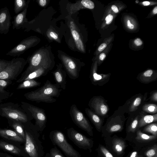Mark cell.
Here are the masks:
<instances>
[{
	"label": "cell",
	"instance_id": "obj_31",
	"mask_svg": "<svg viewBox=\"0 0 157 157\" xmlns=\"http://www.w3.org/2000/svg\"><path fill=\"white\" fill-rule=\"evenodd\" d=\"M142 109L147 113H157V106L154 104H146L143 105Z\"/></svg>",
	"mask_w": 157,
	"mask_h": 157
},
{
	"label": "cell",
	"instance_id": "obj_21",
	"mask_svg": "<svg viewBox=\"0 0 157 157\" xmlns=\"http://www.w3.org/2000/svg\"><path fill=\"white\" fill-rule=\"evenodd\" d=\"M157 121V114L153 115H146L142 116L139 119L138 129L152 122Z\"/></svg>",
	"mask_w": 157,
	"mask_h": 157
},
{
	"label": "cell",
	"instance_id": "obj_26",
	"mask_svg": "<svg viewBox=\"0 0 157 157\" xmlns=\"http://www.w3.org/2000/svg\"><path fill=\"white\" fill-rule=\"evenodd\" d=\"M28 1L25 0H15L14 1V10L17 14L23 11L27 6Z\"/></svg>",
	"mask_w": 157,
	"mask_h": 157
},
{
	"label": "cell",
	"instance_id": "obj_17",
	"mask_svg": "<svg viewBox=\"0 0 157 157\" xmlns=\"http://www.w3.org/2000/svg\"><path fill=\"white\" fill-rule=\"evenodd\" d=\"M27 6L22 12L13 17V20L12 22L13 29H19L22 28L27 22L26 17Z\"/></svg>",
	"mask_w": 157,
	"mask_h": 157
},
{
	"label": "cell",
	"instance_id": "obj_20",
	"mask_svg": "<svg viewBox=\"0 0 157 157\" xmlns=\"http://www.w3.org/2000/svg\"><path fill=\"white\" fill-rule=\"evenodd\" d=\"M7 120L9 125L25 140V132L23 124L12 119H7Z\"/></svg>",
	"mask_w": 157,
	"mask_h": 157
},
{
	"label": "cell",
	"instance_id": "obj_43",
	"mask_svg": "<svg viewBox=\"0 0 157 157\" xmlns=\"http://www.w3.org/2000/svg\"><path fill=\"white\" fill-rule=\"evenodd\" d=\"M127 26L130 29H133L134 28V25L131 24L130 21L128 20L127 21Z\"/></svg>",
	"mask_w": 157,
	"mask_h": 157
},
{
	"label": "cell",
	"instance_id": "obj_45",
	"mask_svg": "<svg viewBox=\"0 0 157 157\" xmlns=\"http://www.w3.org/2000/svg\"><path fill=\"white\" fill-rule=\"evenodd\" d=\"M39 3L41 6H44L46 4V0H40L39 1Z\"/></svg>",
	"mask_w": 157,
	"mask_h": 157
},
{
	"label": "cell",
	"instance_id": "obj_2",
	"mask_svg": "<svg viewBox=\"0 0 157 157\" xmlns=\"http://www.w3.org/2000/svg\"><path fill=\"white\" fill-rule=\"evenodd\" d=\"M62 89L56 84H52L47 80L44 85L37 89L27 92L24 96L28 100L37 102L52 103L56 101Z\"/></svg>",
	"mask_w": 157,
	"mask_h": 157
},
{
	"label": "cell",
	"instance_id": "obj_35",
	"mask_svg": "<svg viewBox=\"0 0 157 157\" xmlns=\"http://www.w3.org/2000/svg\"><path fill=\"white\" fill-rule=\"evenodd\" d=\"M81 3L85 7L89 9H93L94 7V2L90 0H82Z\"/></svg>",
	"mask_w": 157,
	"mask_h": 157
},
{
	"label": "cell",
	"instance_id": "obj_25",
	"mask_svg": "<svg viewBox=\"0 0 157 157\" xmlns=\"http://www.w3.org/2000/svg\"><path fill=\"white\" fill-rule=\"evenodd\" d=\"M157 76H155L152 70H148L142 74L139 77L140 80L142 82L148 83L150 82L156 78Z\"/></svg>",
	"mask_w": 157,
	"mask_h": 157
},
{
	"label": "cell",
	"instance_id": "obj_22",
	"mask_svg": "<svg viewBox=\"0 0 157 157\" xmlns=\"http://www.w3.org/2000/svg\"><path fill=\"white\" fill-rule=\"evenodd\" d=\"M144 157H157V144L156 143L140 150Z\"/></svg>",
	"mask_w": 157,
	"mask_h": 157
},
{
	"label": "cell",
	"instance_id": "obj_40",
	"mask_svg": "<svg viewBox=\"0 0 157 157\" xmlns=\"http://www.w3.org/2000/svg\"><path fill=\"white\" fill-rule=\"evenodd\" d=\"M106 44L103 43L102 44L98 47V50L99 52L102 51L106 47Z\"/></svg>",
	"mask_w": 157,
	"mask_h": 157
},
{
	"label": "cell",
	"instance_id": "obj_4",
	"mask_svg": "<svg viewBox=\"0 0 157 157\" xmlns=\"http://www.w3.org/2000/svg\"><path fill=\"white\" fill-rule=\"evenodd\" d=\"M49 137L52 144L58 146L67 157H81L79 153L68 143L64 135L61 131H51Z\"/></svg>",
	"mask_w": 157,
	"mask_h": 157
},
{
	"label": "cell",
	"instance_id": "obj_14",
	"mask_svg": "<svg viewBox=\"0 0 157 157\" xmlns=\"http://www.w3.org/2000/svg\"><path fill=\"white\" fill-rule=\"evenodd\" d=\"M51 69V67L49 64L44 63L28 74L20 80L18 83H21L27 80L35 79L46 75Z\"/></svg>",
	"mask_w": 157,
	"mask_h": 157
},
{
	"label": "cell",
	"instance_id": "obj_13",
	"mask_svg": "<svg viewBox=\"0 0 157 157\" xmlns=\"http://www.w3.org/2000/svg\"><path fill=\"white\" fill-rule=\"evenodd\" d=\"M31 38H27L21 41L18 44L9 51L6 55L18 57L33 44Z\"/></svg>",
	"mask_w": 157,
	"mask_h": 157
},
{
	"label": "cell",
	"instance_id": "obj_19",
	"mask_svg": "<svg viewBox=\"0 0 157 157\" xmlns=\"http://www.w3.org/2000/svg\"><path fill=\"white\" fill-rule=\"evenodd\" d=\"M0 149L7 151L15 155H20L21 150L13 144L0 140Z\"/></svg>",
	"mask_w": 157,
	"mask_h": 157
},
{
	"label": "cell",
	"instance_id": "obj_15",
	"mask_svg": "<svg viewBox=\"0 0 157 157\" xmlns=\"http://www.w3.org/2000/svg\"><path fill=\"white\" fill-rule=\"evenodd\" d=\"M53 73L56 84L58 85L61 89L65 90L66 89L67 74L63 70L60 66Z\"/></svg>",
	"mask_w": 157,
	"mask_h": 157
},
{
	"label": "cell",
	"instance_id": "obj_49",
	"mask_svg": "<svg viewBox=\"0 0 157 157\" xmlns=\"http://www.w3.org/2000/svg\"><path fill=\"white\" fill-rule=\"evenodd\" d=\"M4 157H13L11 156L8 155L6 154H4Z\"/></svg>",
	"mask_w": 157,
	"mask_h": 157
},
{
	"label": "cell",
	"instance_id": "obj_30",
	"mask_svg": "<svg viewBox=\"0 0 157 157\" xmlns=\"http://www.w3.org/2000/svg\"><path fill=\"white\" fill-rule=\"evenodd\" d=\"M45 157H65L56 147L51 148L49 152L47 153Z\"/></svg>",
	"mask_w": 157,
	"mask_h": 157
},
{
	"label": "cell",
	"instance_id": "obj_24",
	"mask_svg": "<svg viewBox=\"0 0 157 157\" xmlns=\"http://www.w3.org/2000/svg\"><path fill=\"white\" fill-rule=\"evenodd\" d=\"M109 77L108 75L98 74L95 70L92 71L90 76L91 82L94 85L105 81Z\"/></svg>",
	"mask_w": 157,
	"mask_h": 157
},
{
	"label": "cell",
	"instance_id": "obj_44",
	"mask_svg": "<svg viewBox=\"0 0 157 157\" xmlns=\"http://www.w3.org/2000/svg\"><path fill=\"white\" fill-rule=\"evenodd\" d=\"M112 10L115 13H117L118 12V10L117 7L115 5H113L111 6Z\"/></svg>",
	"mask_w": 157,
	"mask_h": 157
},
{
	"label": "cell",
	"instance_id": "obj_47",
	"mask_svg": "<svg viewBox=\"0 0 157 157\" xmlns=\"http://www.w3.org/2000/svg\"><path fill=\"white\" fill-rule=\"evenodd\" d=\"M143 4L145 6H147L149 5L150 3L148 1H144L142 2Z\"/></svg>",
	"mask_w": 157,
	"mask_h": 157
},
{
	"label": "cell",
	"instance_id": "obj_39",
	"mask_svg": "<svg viewBox=\"0 0 157 157\" xmlns=\"http://www.w3.org/2000/svg\"><path fill=\"white\" fill-rule=\"evenodd\" d=\"M134 43L137 46H140L141 45L143 42L141 39L138 38L135 39L134 41Z\"/></svg>",
	"mask_w": 157,
	"mask_h": 157
},
{
	"label": "cell",
	"instance_id": "obj_1",
	"mask_svg": "<svg viewBox=\"0 0 157 157\" xmlns=\"http://www.w3.org/2000/svg\"><path fill=\"white\" fill-rule=\"evenodd\" d=\"M23 124L25 135L24 150L27 157H43L44 152L39 139L40 131L31 121Z\"/></svg>",
	"mask_w": 157,
	"mask_h": 157
},
{
	"label": "cell",
	"instance_id": "obj_41",
	"mask_svg": "<svg viewBox=\"0 0 157 157\" xmlns=\"http://www.w3.org/2000/svg\"><path fill=\"white\" fill-rule=\"evenodd\" d=\"M151 99L154 101L157 102V92H154L151 95Z\"/></svg>",
	"mask_w": 157,
	"mask_h": 157
},
{
	"label": "cell",
	"instance_id": "obj_33",
	"mask_svg": "<svg viewBox=\"0 0 157 157\" xmlns=\"http://www.w3.org/2000/svg\"><path fill=\"white\" fill-rule=\"evenodd\" d=\"M71 34L76 43L77 47L79 49V44L82 45H83L82 41L80 38V36L79 33L76 30H73L71 31Z\"/></svg>",
	"mask_w": 157,
	"mask_h": 157
},
{
	"label": "cell",
	"instance_id": "obj_32",
	"mask_svg": "<svg viewBox=\"0 0 157 157\" xmlns=\"http://www.w3.org/2000/svg\"><path fill=\"white\" fill-rule=\"evenodd\" d=\"M142 101L141 97L136 98L132 103L129 108L130 111L133 112L136 111L140 104Z\"/></svg>",
	"mask_w": 157,
	"mask_h": 157
},
{
	"label": "cell",
	"instance_id": "obj_16",
	"mask_svg": "<svg viewBox=\"0 0 157 157\" xmlns=\"http://www.w3.org/2000/svg\"><path fill=\"white\" fill-rule=\"evenodd\" d=\"M0 136L7 139L20 142H25V140L15 131L0 128Z\"/></svg>",
	"mask_w": 157,
	"mask_h": 157
},
{
	"label": "cell",
	"instance_id": "obj_23",
	"mask_svg": "<svg viewBox=\"0 0 157 157\" xmlns=\"http://www.w3.org/2000/svg\"><path fill=\"white\" fill-rule=\"evenodd\" d=\"M41 84V82L35 80V79L27 80L21 82L17 86V89L20 90L35 87L39 86Z\"/></svg>",
	"mask_w": 157,
	"mask_h": 157
},
{
	"label": "cell",
	"instance_id": "obj_34",
	"mask_svg": "<svg viewBox=\"0 0 157 157\" xmlns=\"http://www.w3.org/2000/svg\"><path fill=\"white\" fill-rule=\"evenodd\" d=\"M126 157H144L140 150L134 149V150L129 152Z\"/></svg>",
	"mask_w": 157,
	"mask_h": 157
},
{
	"label": "cell",
	"instance_id": "obj_6",
	"mask_svg": "<svg viewBox=\"0 0 157 157\" xmlns=\"http://www.w3.org/2000/svg\"><path fill=\"white\" fill-rule=\"evenodd\" d=\"M22 108L32 119L35 121V124L40 132L43 131L46 126L47 117L42 109L24 101L20 104Z\"/></svg>",
	"mask_w": 157,
	"mask_h": 157
},
{
	"label": "cell",
	"instance_id": "obj_9",
	"mask_svg": "<svg viewBox=\"0 0 157 157\" xmlns=\"http://www.w3.org/2000/svg\"><path fill=\"white\" fill-rule=\"evenodd\" d=\"M67 135L69 138L78 148L91 151L94 145L93 139L88 138L73 128L67 129Z\"/></svg>",
	"mask_w": 157,
	"mask_h": 157
},
{
	"label": "cell",
	"instance_id": "obj_3",
	"mask_svg": "<svg viewBox=\"0 0 157 157\" xmlns=\"http://www.w3.org/2000/svg\"><path fill=\"white\" fill-rule=\"evenodd\" d=\"M0 116L22 124L30 122L33 119L20 104L10 102L0 104Z\"/></svg>",
	"mask_w": 157,
	"mask_h": 157
},
{
	"label": "cell",
	"instance_id": "obj_29",
	"mask_svg": "<svg viewBox=\"0 0 157 157\" xmlns=\"http://www.w3.org/2000/svg\"><path fill=\"white\" fill-rule=\"evenodd\" d=\"M142 132L146 134H151V135L157 136V123H153L147 125L144 128Z\"/></svg>",
	"mask_w": 157,
	"mask_h": 157
},
{
	"label": "cell",
	"instance_id": "obj_5",
	"mask_svg": "<svg viewBox=\"0 0 157 157\" xmlns=\"http://www.w3.org/2000/svg\"><path fill=\"white\" fill-rule=\"evenodd\" d=\"M27 61L21 57L14 58L0 72V79L12 81L22 72Z\"/></svg>",
	"mask_w": 157,
	"mask_h": 157
},
{
	"label": "cell",
	"instance_id": "obj_8",
	"mask_svg": "<svg viewBox=\"0 0 157 157\" xmlns=\"http://www.w3.org/2000/svg\"><path fill=\"white\" fill-rule=\"evenodd\" d=\"M69 113L72 121L77 126L86 132L90 136H93V127L76 105L74 104L71 106Z\"/></svg>",
	"mask_w": 157,
	"mask_h": 157
},
{
	"label": "cell",
	"instance_id": "obj_42",
	"mask_svg": "<svg viewBox=\"0 0 157 157\" xmlns=\"http://www.w3.org/2000/svg\"><path fill=\"white\" fill-rule=\"evenodd\" d=\"M50 36L54 39L56 40L58 39V36L57 34L53 32H51L50 33Z\"/></svg>",
	"mask_w": 157,
	"mask_h": 157
},
{
	"label": "cell",
	"instance_id": "obj_10",
	"mask_svg": "<svg viewBox=\"0 0 157 157\" xmlns=\"http://www.w3.org/2000/svg\"><path fill=\"white\" fill-rule=\"evenodd\" d=\"M157 136L144 133L138 129L134 137L129 142L134 149L140 150L156 143Z\"/></svg>",
	"mask_w": 157,
	"mask_h": 157
},
{
	"label": "cell",
	"instance_id": "obj_46",
	"mask_svg": "<svg viewBox=\"0 0 157 157\" xmlns=\"http://www.w3.org/2000/svg\"><path fill=\"white\" fill-rule=\"evenodd\" d=\"M106 55L104 53H102L99 56V59L101 60H103L105 58Z\"/></svg>",
	"mask_w": 157,
	"mask_h": 157
},
{
	"label": "cell",
	"instance_id": "obj_50",
	"mask_svg": "<svg viewBox=\"0 0 157 157\" xmlns=\"http://www.w3.org/2000/svg\"></svg>",
	"mask_w": 157,
	"mask_h": 157
},
{
	"label": "cell",
	"instance_id": "obj_27",
	"mask_svg": "<svg viewBox=\"0 0 157 157\" xmlns=\"http://www.w3.org/2000/svg\"><path fill=\"white\" fill-rule=\"evenodd\" d=\"M96 150L100 157H114L110 151L102 144H99Z\"/></svg>",
	"mask_w": 157,
	"mask_h": 157
},
{
	"label": "cell",
	"instance_id": "obj_37",
	"mask_svg": "<svg viewBox=\"0 0 157 157\" xmlns=\"http://www.w3.org/2000/svg\"><path fill=\"white\" fill-rule=\"evenodd\" d=\"M113 18V17L112 15L110 14L108 15L105 18L106 24L108 25L110 24L112 22Z\"/></svg>",
	"mask_w": 157,
	"mask_h": 157
},
{
	"label": "cell",
	"instance_id": "obj_38",
	"mask_svg": "<svg viewBox=\"0 0 157 157\" xmlns=\"http://www.w3.org/2000/svg\"><path fill=\"white\" fill-rule=\"evenodd\" d=\"M10 97L11 96H10L0 94V103Z\"/></svg>",
	"mask_w": 157,
	"mask_h": 157
},
{
	"label": "cell",
	"instance_id": "obj_28",
	"mask_svg": "<svg viewBox=\"0 0 157 157\" xmlns=\"http://www.w3.org/2000/svg\"><path fill=\"white\" fill-rule=\"evenodd\" d=\"M12 81L0 79V94L11 96L13 93L6 91L5 89L11 84Z\"/></svg>",
	"mask_w": 157,
	"mask_h": 157
},
{
	"label": "cell",
	"instance_id": "obj_48",
	"mask_svg": "<svg viewBox=\"0 0 157 157\" xmlns=\"http://www.w3.org/2000/svg\"><path fill=\"white\" fill-rule=\"evenodd\" d=\"M153 13L154 14L157 13V6H155L153 10Z\"/></svg>",
	"mask_w": 157,
	"mask_h": 157
},
{
	"label": "cell",
	"instance_id": "obj_7",
	"mask_svg": "<svg viewBox=\"0 0 157 157\" xmlns=\"http://www.w3.org/2000/svg\"><path fill=\"white\" fill-rule=\"evenodd\" d=\"M106 147L116 157H122L127 146L125 139L115 135L104 138Z\"/></svg>",
	"mask_w": 157,
	"mask_h": 157
},
{
	"label": "cell",
	"instance_id": "obj_11",
	"mask_svg": "<svg viewBox=\"0 0 157 157\" xmlns=\"http://www.w3.org/2000/svg\"><path fill=\"white\" fill-rule=\"evenodd\" d=\"M11 17L9 9L5 7L0 9V34H6L11 26Z\"/></svg>",
	"mask_w": 157,
	"mask_h": 157
},
{
	"label": "cell",
	"instance_id": "obj_12",
	"mask_svg": "<svg viewBox=\"0 0 157 157\" xmlns=\"http://www.w3.org/2000/svg\"><path fill=\"white\" fill-rule=\"evenodd\" d=\"M89 105L95 113L102 116L105 115L108 111V107L104 101L99 97H94L89 101Z\"/></svg>",
	"mask_w": 157,
	"mask_h": 157
},
{
	"label": "cell",
	"instance_id": "obj_18",
	"mask_svg": "<svg viewBox=\"0 0 157 157\" xmlns=\"http://www.w3.org/2000/svg\"><path fill=\"white\" fill-rule=\"evenodd\" d=\"M85 112L97 130L99 132H101L102 128L101 119L90 109L86 108L85 109Z\"/></svg>",
	"mask_w": 157,
	"mask_h": 157
},
{
	"label": "cell",
	"instance_id": "obj_36",
	"mask_svg": "<svg viewBox=\"0 0 157 157\" xmlns=\"http://www.w3.org/2000/svg\"><path fill=\"white\" fill-rule=\"evenodd\" d=\"M10 62V61L0 59V72L6 68Z\"/></svg>",
	"mask_w": 157,
	"mask_h": 157
}]
</instances>
